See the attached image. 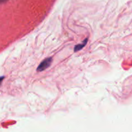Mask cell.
<instances>
[{
    "mask_svg": "<svg viewBox=\"0 0 132 132\" xmlns=\"http://www.w3.org/2000/svg\"><path fill=\"white\" fill-rule=\"evenodd\" d=\"M50 63H51V59H46V60H45V61L43 62L42 64H41V65L39 66V67L38 69H37V70H38L39 71L43 70L44 69L48 67L49 65H50Z\"/></svg>",
    "mask_w": 132,
    "mask_h": 132,
    "instance_id": "obj_1",
    "label": "cell"
},
{
    "mask_svg": "<svg viewBox=\"0 0 132 132\" xmlns=\"http://www.w3.org/2000/svg\"><path fill=\"white\" fill-rule=\"evenodd\" d=\"M6 0H0V3H4L5 2Z\"/></svg>",
    "mask_w": 132,
    "mask_h": 132,
    "instance_id": "obj_2",
    "label": "cell"
}]
</instances>
